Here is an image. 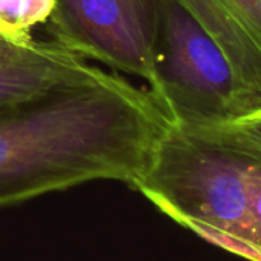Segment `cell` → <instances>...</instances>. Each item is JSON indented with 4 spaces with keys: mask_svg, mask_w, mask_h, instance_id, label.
<instances>
[{
    "mask_svg": "<svg viewBox=\"0 0 261 261\" xmlns=\"http://www.w3.org/2000/svg\"><path fill=\"white\" fill-rule=\"evenodd\" d=\"M198 127L249 157L261 159V106L230 120Z\"/></svg>",
    "mask_w": 261,
    "mask_h": 261,
    "instance_id": "8",
    "label": "cell"
},
{
    "mask_svg": "<svg viewBox=\"0 0 261 261\" xmlns=\"http://www.w3.org/2000/svg\"><path fill=\"white\" fill-rule=\"evenodd\" d=\"M94 66L57 42L16 46L0 40V112Z\"/></svg>",
    "mask_w": 261,
    "mask_h": 261,
    "instance_id": "6",
    "label": "cell"
},
{
    "mask_svg": "<svg viewBox=\"0 0 261 261\" xmlns=\"http://www.w3.org/2000/svg\"><path fill=\"white\" fill-rule=\"evenodd\" d=\"M46 25L59 45L145 80L157 97L160 0H56Z\"/></svg>",
    "mask_w": 261,
    "mask_h": 261,
    "instance_id": "4",
    "label": "cell"
},
{
    "mask_svg": "<svg viewBox=\"0 0 261 261\" xmlns=\"http://www.w3.org/2000/svg\"><path fill=\"white\" fill-rule=\"evenodd\" d=\"M227 59L246 112L261 106V0H177Z\"/></svg>",
    "mask_w": 261,
    "mask_h": 261,
    "instance_id": "5",
    "label": "cell"
},
{
    "mask_svg": "<svg viewBox=\"0 0 261 261\" xmlns=\"http://www.w3.org/2000/svg\"><path fill=\"white\" fill-rule=\"evenodd\" d=\"M56 0H0V40L16 46L33 45V31L48 23Z\"/></svg>",
    "mask_w": 261,
    "mask_h": 261,
    "instance_id": "7",
    "label": "cell"
},
{
    "mask_svg": "<svg viewBox=\"0 0 261 261\" xmlns=\"http://www.w3.org/2000/svg\"><path fill=\"white\" fill-rule=\"evenodd\" d=\"M249 238L253 253L252 261H261V159L253 157L250 168Z\"/></svg>",
    "mask_w": 261,
    "mask_h": 261,
    "instance_id": "9",
    "label": "cell"
},
{
    "mask_svg": "<svg viewBox=\"0 0 261 261\" xmlns=\"http://www.w3.org/2000/svg\"><path fill=\"white\" fill-rule=\"evenodd\" d=\"M149 89L94 66L0 112V206L95 180L134 186L171 124Z\"/></svg>",
    "mask_w": 261,
    "mask_h": 261,
    "instance_id": "1",
    "label": "cell"
},
{
    "mask_svg": "<svg viewBox=\"0 0 261 261\" xmlns=\"http://www.w3.org/2000/svg\"><path fill=\"white\" fill-rule=\"evenodd\" d=\"M252 157L198 126L171 123L133 186L165 215L249 261Z\"/></svg>",
    "mask_w": 261,
    "mask_h": 261,
    "instance_id": "2",
    "label": "cell"
},
{
    "mask_svg": "<svg viewBox=\"0 0 261 261\" xmlns=\"http://www.w3.org/2000/svg\"><path fill=\"white\" fill-rule=\"evenodd\" d=\"M157 75L155 98L172 123L206 126L246 112L227 59L177 0H160Z\"/></svg>",
    "mask_w": 261,
    "mask_h": 261,
    "instance_id": "3",
    "label": "cell"
}]
</instances>
